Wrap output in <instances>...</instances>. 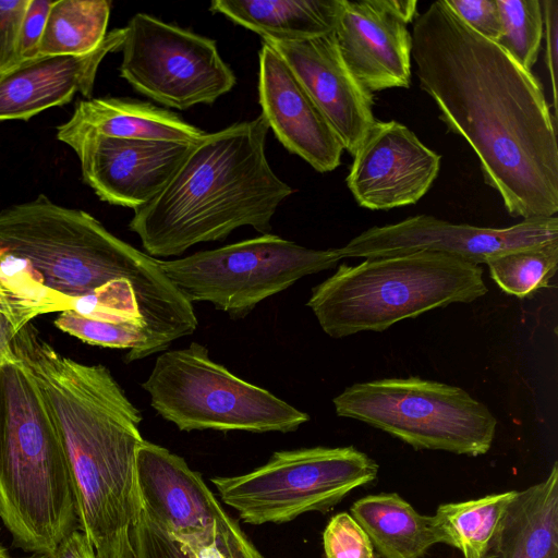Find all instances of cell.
I'll list each match as a JSON object with an SVG mask.
<instances>
[{
    "instance_id": "6da1fadb",
    "label": "cell",
    "mask_w": 558,
    "mask_h": 558,
    "mask_svg": "<svg viewBox=\"0 0 558 558\" xmlns=\"http://www.w3.org/2000/svg\"><path fill=\"white\" fill-rule=\"evenodd\" d=\"M412 59L448 130L475 151L486 184L523 219L558 213V141L544 87L498 44L437 0L416 16Z\"/></svg>"
},
{
    "instance_id": "7a4b0ae2",
    "label": "cell",
    "mask_w": 558,
    "mask_h": 558,
    "mask_svg": "<svg viewBox=\"0 0 558 558\" xmlns=\"http://www.w3.org/2000/svg\"><path fill=\"white\" fill-rule=\"evenodd\" d=\"M12 345L60 432L80 530L97 558H134L132 534L143 510L136 475L145 440L141 411L106 366L60 354L32 325L14 336Z\"/></svg>"
},
{
    "instance_id": "3957f363",
    "label": "cell",
    "mask_w": 558,
    "mask_h": 558,
    "mask_svg": "<svg viewBox=\"0 0 558 558\" xmlns=\"http://www.w3.org/2000/svg\"><path fill=\"white\" fill-rule=\"evenodd\" d=\"M268 131L260 114L194 143L159 194L134 209L129 229L145 253L157 259L180 256L241 227L269 233L271 218L293 189L268 162Z\"/></svg>"
},
{
    "instance_id": "277c9868",
    "label": "cell",
    "mask_w": 558,
    "mask_h": 558,
    "mask_svg": "<svg viewBox=\"0 0 558 558\" xmlns=\"http://www.w3.org/2000/svg\"><path fill=\"white\" fill-rule=\"evenodd\" d=\"M0 276L37 315L73 310L77 300L119 280L186 298L159 259L117 238L88 213L44 194L0 211Z\"/></svg>"
},
{
    "instance_id": "5b68a950",
    "label": "cell",
    "mask_w": 558,
    "mask_h": 558,
    "mask_svg": "<svg viewBox=\"0 0 558 558\" xmlns=\"http://www.w3.org/2000/svg\"><path fill=\"white\" fill-rule=\"evenodd\" d=\"M0 518L15 546L43 556L80 529L60 432L21 361L0 365Z\"/></svg>"
},
{
    "instance_id": "8992f818",
    "label": "cell",
    "mask_w": 558,
    "mask_h": 558,
    "mask_svg": "<svg viewBox=\"0 0 558 558\" xmlns=\"http://www.w3.org/2000/svg\"><path fill=\"white\" fill-rule=\"evenodd\" d=\"M483 268L430 252L342 264L312 288L306 305L331 338L384 331L396 323L487 293Z\"/></svg>"
},
{
    "instance_id": "52a82bcc",
    "label": "cell",
    "mask_w": 558,
    "mask_h": 558,
    "mask_svg": "<svg viewBox=\"0 0 558 558\" xmlns=\"http://www.w3.org/2000/svg\"><path fill=\"white\" fill-rule=\"evenodd\" d=\"M151 408L182 432L296 430L310 415L209 357L198 342L161 352L142 384Z\"/></svg>"
},
{
    "instance_id": "ba28073f",
    "label": "cell",
    "mask_w": 558,
    "mask_h": 558,
    "mask_svg": "<svg viewBox=\"0 0 558 558\" xmlns=\"http://www.w3.org/2000/svg\"><path fill=\"white\" fill-rule=\"evenodd\" d=\"M338 416L381 429L415 449L481 456L493 444L497 420L460 387L423 379L356 383L333 398Z\"/></svg>"
},
{
    "instance_id": "9c48e42d",
    "label": "cell",
    "mask_w": 558,
    "mask_h": 558,
    "mask_svg": "<svg viewBox=\"0 0 558 558\" xmlns=\"http://www.w3.org/2000/svg\"><path fill=\"white\" fill-rule=\"evenodd\" d=\"M340 259L338 248H308L266 233L159 264L190 302H208L243 318L262 301L305 276L336 267Z\"/></svg>"
},
{
    "instance_id": "30bf717a",
    "label": "cell",
    "mask_w": 558,
    "mask_h": 558,
    "mask_svg": "<svg viewBox=\"0 0 558 558\" xmlns=\"http://www.w3.org/2000/svg\"><path fill=\"white\" fill-rule=\"evenodd\" d=\"M377 473V463L352 446L312 447L276 451L248 473L211 482L245 523L260 525L327 511L355 488L372 483Z\"/></svg>"
},
{
    "instance_id": "8fae6325",
    "label": "cell",
    "mask_w": 558,
    "mask_h": 558,
    "mask_svg": "<svg viewBox=\"0 0 558 558\" xmlns=\"http://www.w3.org/2000/svg\"><path fill=\"white\" fill-rule=\"evenodd\" d=\"M120 75L136 92L166 107L211 105L236 83L216 41L136 13L124 27Z\"/></svg>"
},
{
    "instance_id": "7c38bea8",
    "label": "cell",
    "mask_w": 558,
    "mask_h": 558,
    "mask_svg": "<svg viewBox=\"0 0 558 558\" xmlns=\"http://www.w3.org/2000/svg\"><path fill=\"white\" fill-rule=\"evenodd\" d=\"M556 240L557 216L523 219L506 228H488L418 215L397 223L372 227L338 251L342 258L430 252L480 265L504 253Z\"/></svg>"
},
{
    "instance_id": "4fadbf2b",
    "label": "cell",
    "mask_w": 558,
    "mask_h": 558,
    "mask_svg": "<svg viewBox=\"0 0 558 558\" xmlns=\"http://www.w3.org/2000/svg\"><path fill=\"white\" fill-rule=\"evenodd\" d=\"M78 157L82 175L111 205L137 209L167 185L193 144L57 133Z\"/></svg>"
},
{
    "instance_id": "5bb4252c",
    "label": "cell",
    "mask_w": 558,
    "mask_h": 558,
    "mask_svg": "<svg viewBox=\"0 0 558 558\" xmlns=\"http://www.w3.org/2000/svg\"><path fill=\"white\" fill-rule=\"evenodd\" d=\"M414 0H338L333 35L340 54L371 93L411 84Z\"/></svg>"
},
{
    "instance_id": "9a60e30c",
    "label": "cell",
    "mask_w": 558,
    "mask_h": 558,
    "mask_svg": "<svg viewBox=\"0 0 558 558\" xmlns=\"http://www.w3.org/2000/svg\"><path fill=\"white\" fill-rule=\"evenodd\" d=\"M440 169V156L405 125L375 121L353 155L345 179L357 204L387 210L417 203Z\"/></svg>"
},
{
    "instance_id": "2e32d148",
    "label": "cell",
    "mask_w": 558,
    "mask_h": 558,
    "mask_svg": "<svg viewBox=\"0 0 558 558\" xmlns=\"http://www.w3.org/2000/svg\"><path fill=\"white\" fill-rule=\"evenodd\" d=\"M136 475L143 509L186 546L211 541L231 519L202 475L165 447L144 440Z\"/></svg>"
},
{
    "instance_id": "e0dca14e",
    "label": "cell",
    "mask_w": 558,
    "mask_h": 558,
    "mask_svg": "<svg viewBox=\"0 0 558 558\" xmlns=\"http://www.w3.org/2000/svg\"><path fill=\"white\" fill-rule=\"evenodd\" d=\"M286 61L352 156L376 121L373 93L343 61L333 32L294 41L263 40Z\"/></svg>"
},
{
    "instance_id": "ac0fdd59",
    "label": "cell",
    "mask_w": 558,
    "mask_h": 558,
    "mask_svg": "<svg viewBox=\"0 0 558 558\" xmlns=\"http://www.w3.org/2000/svg\"><path fill=\"white\" fill-rule=\"evenodd\" d=\"M262 116L278 141L316 171L335 170L343 147L330 124L282 57L263 41L258 52Z\"/></svg>"
},
{
    "instance_id": "d6986e66",
    "label": "cell",
    "mask_w": 558,
    "mask_h": 558,
    "mask_svg": "<svg viewBox=\"0 0 558 558\" xmlns=\"http://www.w3.org/2000/svg\"><path fill=\"white\" fill-rule=\"evenodd\" d=\"M124 36V27L114 28L89 54L41 56L0 75V121L28 120L68 104L76 93L89 99L101 61L121 49Z\"/></svg>"
},
{
    "instance_id": "ffe728a7",
    "label": "cell",
    "mask_w": 558,
    "mask_h": 558,
    "mask_svg": "<svg viewBox=\"0 0 558 558\" xmlns=\"http://www.w3.org/2000/svg\"><path fill=\"white\" fill-rule=\"evenodd\" d=\"M480 558H558V463L518 492Z\"/></svg>"
},
{
    "instance_id": "44dd1931",
    "label": "cell",
    "mask_w": 558,
    "mask_h": 558,
    "mask_svg": "<svg viewBox=\"0 0 558 558\" xmlns=\"http://www.w3.org/2000/svg\"><path fill=\"white\" fill-rule=\"evenodd\" d=\"M57 133H94L109 137L194 144L205 132L177 113L149 102L124 98L78 101Z\"/></svg>"
},
{
    "instance_id": "7402d4cb",
    "label": "cell",
    "mask_w": 558,
    "mask_h": 558,
    "mask_svg": "<svg viewBox=\"0 0 558 558\" xmlns=\"http://www.w3.org/2000/svg\"><path fill=\"white\" fill-rule=\"evenodd\" d=\"M209 10L263 40L294 41L332 33L338 0H215Z\"/></svg>"
},
{
    "instance_id": "603a6c76",
    "label": "cell",
    "mask_w": 558,
    "mask_h": 558,
    "mask_svg": "<svg viewBox=\"0 0 558 558\" xmlns=\"http://www.w3.org/2000/svg\"><path fill=\"white\" fill-rule=\"evenodd\" d=\"M350 512L384 558H422L441 543L434 515L418 513L396 493L365 496Z\"/></svg>"
},
{
    "instance_id": "cb8c5ba5",
    "label": "cell",
    "mask_w": 558,
    "mask_h": 558,
    "mask_svg": "<svg viewBox=\"0 0 558 558\" xmlns=\"http://www.w3.org/2000/svg\"><path fill=\"white\" fill-rule=\"evenodd\" d=\"M111 3L107 0L53 1L39 45L41 56H86L108 32Z\"/></svg>"
},
{
    "instance_id": "d4e9b609",
    "label": "cell",
    "mask_w": 558,
    "mask_h": 558,
    "mask_svg": "<svg viewBox=\"0 0 558 558\" xmlns=\"http://www.w3.org/2000/svg\"><path fill=\"white\" fill-rule=\"evenodd\" d=\"M134 558H265L231 518L203 545L175 539L143 509L133 530Z\"/></svg>"
},
{
    "instance_id": "484cf974",
    "label": "cell",
    "mask_w": 558,
    "mask_h": 558,
    "mask_svg": "<svg viewBox=\"0 0 558 558\" xmlns=\"http://www.w3.org/2000/svg\"><path fill=\"white\" fill-rule=\"evenodd\" d=\"M517 490L440 505L434 514L441 543L458 548L464 558H480Z\"/></svg>"
},
{
    "instance_id": "4316f807",
    "label": "cell",
    "mask_w": 558,
    "mask_h": 558,
    "mask_svg": "<svg viewBox=\"0 0 558 558\" xmlns=\"http://www.w3.org/2000/svg\"><path fill=\"white\" fill-rule=\"evenodd\" d=\"M492 279L520 299L549 287L558 266V240L495 256L487 263Z\"/></svg>"
},
{
    "instance_id": "83f0119b",
    "label": "cell",
    "mask_w": 558,
    "mask_h": 558,
    "mask_svg": "<svg viewBox=\"0 0 558 558\" xmlns=\"http://www.w3.org/2000/svg\"><path fill=\"white\" fill-rule=\"evenodd\" d=\"M501 33L496 41L521 65L531 70L537 61L544 36L539 0H496Z\"/></svg>"
},
{
    "instance_id": "f1b7e54d",
    "label": "cell",
    "mask_w": 558,
    "mask_h": 558,
    "mask_svg": "<svg viewBox=\"0 0 558 558\" xmlns=\"http://www.w3.org/2000/svg\"><path fill=\"white\" fill-rule=\"evenodd\" d=\"M326 558H374V547L361 525L347 512L333 515L323 534Z\"/></svg>"
},
{
    "instance_id": "f546056e",
    "label": "cell",
    "mask_w": 558,
    "mask_h": 558,
    "mask_svg": "<svg viewBox=\"0 0 558 558\" xmlns=\"http://www.w3.org/2000/svg\"><path fill=\"white\" fill-rule=\"evenodd\" d=\"M29 0H0V75L16 68L20 58L21 27Z\"/></svg>"
},
{
    "instance_id": "4dcf8cb0",
    "label": "cell",
    "mask_w": 558,
    "mask_h": 558,
    "mask_svg": "<svg viewBox=\"0 0 558 558\" xmlns=\"http://www.w3.org/2000/svg\"><path fill=\"white\" fill-rule=\"evenodd\" d=\"M445 2L473 31L494 43L498 40L501 22L496 0H445Z\"/></svg>"
},
{
    "instance_id": "1f68e13d",
    "label": "cell",
    "mask_w": 558,
    "mask_h": 558,
    "mask_svg": "<svg viewBox=\"0 0 558 558\" xmlns=\"http://www.w3.org/2000/svg\"><path fill=\"white\" fill-rule=\"evenodd\" d=\"M53 1L29 0L24 13L21 36L20 58L27 61L39 57V45Z\"/></svg>"
},
{
    "instance_id": "d6a6232c",
    "label": "cell",
    "mask_w": 558,
    "mask_h": 558,
    "mask_svg": "<svg viewBox=\"0 0 558 558\" xmlns=\"http://www.w3.org/2000/svg\"><path fill=\"white\" fill-rule=\"evenodd\" d=\"M546 40L545 61L548 70L553 106L557 112V64H558V0L541 1Z\"/></svg>"
},
{
    "instance_id": "836d02e7",
    "label": "cell",
    "mask_w": 558,
    "mask_h": 558,
    "mask_svg": "<svg viewBox=\"0 0 558 558\" xmlns=\"http://www.w3.org/2000/svg\"><path fill=\"white\" fill-rule=\"evenodd\" d=\"M0 313L11 323L16 333L38 316L9 289L0 276Z\"/></svg>"
},
{
    "instance_id": "e575fe53",
    "label": "cell",
    "mask_w": 558,
    "mask_h": 558,
    "mask_svg": "<svg viewBox=\"0 0 558 558\" xmlns=\"http://www.w3.org/2000/svg\"><path fill=\"white\" fill-rule=\"evenodd\" d=\"M47 557L97 558L92 543L81 530H75L65 536Z\"/></svg>"
},
{
    "instance_id": "d590c367",
    "label": "cell",
    "mask_w": 558,
    "mask_h": 558,
    "mask_svg": "<svg viewBox=\"0 0 558 558\" xmlns=\"http://www.w3.org/2000/svg\"><path fill=\"white\" fill-rule=\"evenodd\" d=\"M15 335L11 323L0 313V365L20 363L12 345Z\"/></svg>"
},
{
    "instance_id": "8d00e7d4",
    "label": "cell",
    "mask_w": 558,
    "mask_h": 558,
    "mask_svg": "<svg viewBox=\"0 0 558 558\" xmlns=\"http://www.w3.org/2000/svg\"><path fill=\"white\" fill-rule=\"evenodd\" d=\"M0 558H12L8 550L0 544ZM28 558H35V557H28Z\"/></svg>"
},
{
    "instance_id": "74e56055",
    "label": "cell",
    "mask_w": 558,
    "mask_h": 558,
    "mask_svg": "<svg viewBox=\"0 0 558 558\" xmlns=\"http://www.w3.org/2000/svg\"><path fill=\"white\" fill-rule=\"evenodd\" d=\"M374 558H378V557L375 555V557H374Z\"/></svg>"
}]
</instances>
